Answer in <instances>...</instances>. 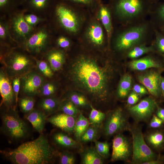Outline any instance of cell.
Here are the masks:
<instances>
[{
    "label": "cell",
    "instance_id": "1",
    "mask_svg": "<svg viewBox=\"0 0 164 164\" xmlns=\"http://www.w3.org/2000/svg\"><path fill=\"white\" fill-rule=\"evenodd\" d=\"M84 48L85 52L73 59L69 77L79 91L88 95L95 103L104 102L108 95L110 70L100 63L99 53Z\"/></svg>",
    "mask_w": 164,
    "mask_h": 164
},
{
    "label": "cell",
    "instance_id": "2",
    "mask_svg": "<svg viewBox=\"0 0 164 164\" xmlns=\"http://www.w3.org/2000/svg\"><path fill=\"white\" fill-rule=\"evenodd\" d=\"M91 13L81 7L55 0L47 19L56 33L77 38Z\"/></svg>",
    "mask_w": 164,
    "mask_h": 164
},
{
    "label": "cell",
    "instance_id": "3",
    "mask_svg": "<svg viewBox=\"0 0 164 164\" xmlns=\"http://www.w3.org/2000/svg\"><path fill=\"white\" fill-rule=\"evenodd\" d=\"M0 153L14 164H47L54 162L58 152L42 134L36 139L15 149L0 150Z\"/></svg>",
    "mask_w": 164,
    "mask_h": 164
},
{
    "label": "cell",
    "instance_id": "4",
    "mask_svg": "<svg viewBox=\"0 0 164 164\" xmlns=\"http://www.w3.org/2000/svg\"><path fill=\"white\" fill-rule=\"evenodd\" d=\"M56 33L47 20L36 27L20 47L34 57L43 56L52 47Z\"/></svg>",
    "mask_w": 164,
    "mask_h": 164
},
{
    "label": "cell",
    "instance_id": "5",
    "mask_svg": "<svg viewBox=\"0 0 164 164\" xmlns=\"http://www.w3.org/2000/svg\"><path fill=\"white\" fill-rule=\"evenodd\" d=\"M0 60L11 76L21 77L31 70L34 57L20 46L0 52Z\"/></svg>",
    "mask_w": 164,
    "mask_h": 164
},
{
    "label": "cell",
    "instance_id": "6",
    "mask_svg": "<svg viewBox=\"0 0 164 164\" xmlns=\"http://www.w3.org/2000/svg\"><path fill=\"white\" fill-rule=\"evenodd\" d=\"M104 31L94 14L91 13L77 39L84 48L99 53L105 42Z\"/></svg>",
    "mask_w": 164,
    "mask_h": 164
},
{
    "label": "cell",
    "instance_id": "7",
    "mask_svg": "<svg viewBox=\"0 0 164 164\" xmlns=\"http://www.w3.org/2000/svg\"><path fill=\"white\" fill-rule=\"evenodd\" d=\"M1 119V131L11 141L23 139L29 135V129L27 124L15 110L6 109L2 114Z\"/></svg>",
    "mask_w": 164,
    "mask_h": 164
},
{
    "label": "cell",
    "instance_id": "8",
    "mask_svg": "<svg viewBox=\"0 0 164 164\" xmlns=\"http://www.w3.org/2000/svg\"><path fill=\"white\" fill-rule=\"evenodd\" d=\"M25 12L21 8L7 16L11 35L20 47L31 35L35 28L29 26L25 20L24 15Z\"/></svg>",
    "mask_w": 164,
    "mask_h": 164
},
{
    "label": "cell",
    "instance_id": "9",
    "mask_svg": "<svg viewBox=\"0 0 164 164\" xmlns=\"http://www.w3.org/2000/svg\"><path fill=\"white\" fill-rule=\"evenodd\" d=\"M131 131L133 141L132 163L143 164L159 158L145 143L140 129L132 128Z\"/></svg>",
    "mask_w": 164,
    "mask_h": 164
},
{
    "label": "cell",
    "instance_id": "10",
    "mask_svg": "<svg viewBox=\"0 0 164 164\" xmlns=\"http://www.w3.org/2000/svg\"><path fill=\"white\" fill-rule=\"evenodd\" d=\"M145 0H110L108 4L114 12L121 19L132 18L144 9Z\"/></svg>",
    "mask_w": 164,
    "mask_h": 164
},
{
    "label": "cell",
    "instance_id": "11",
    "mask_svg": "<svg viewBox=\"0 0 164 164\" xmlns=\"http://www.w3.org/2000/svg\"><path fill=\"white\" fill-rule=\"evenodd\" d=\"M146 29L145 26H140L133 27L120 33L115 39L114 48L119 51L131 48L142 39Z\"/></svg>",
    "mask_w": 164,
    "mask_h": 164
},
{
    "label": "cell",
    "instance_id": "12",
    "mask_svg": "<svg viewBox=\"0 0 164 164\" xmlns=\"http://www.w3.org/2000/svg\"><path fill=\"white\" fill-rule=\"evenodd\" d=\"M102 132L109 137L120 133L127 128V121L122 110L118 108L110 112L106 116Z\"/></svg>",
    "mask_w": 164,
    "mask_h": 164
},
{
    "label": "cell",
    "instance_id": "13",
    "mask_svg": "<svg viewBox=\"0 0 164 164\" xmlns=\"http://www.w3.org/2000/svg\"><path fill=\"white\" fill-rule=\"evenodd\" d=\"M158 106L155 100L152 98L147 97L138 104L130 107L128 109L135 121H145L152 116Z\"/></svg>",
    "mask_w": 164,
    "mask_h": 164
},
{
    "label": "cell",
    "instance_id": "14",
    "mask_svg": "<svg viewBox=\"0 0 164 164\" xmlns=\"http://www.w3.org/2000/svg\"><path fill=\"white\" fill-rule=\"evenodd\" d=\"M0 93L2 98L0 106L3 105L7 109L15 110V98L12 82L7 73L2 69L0 73Z\"/></svg>",
    "mask_w": 164,
    "mask_h": 164
},
{
    "label": "cell",
    "instance_id": "15",
    "mask_svg": "<svg viewBox=\"0 0 164 164\" xmlns=\"http://www.w3.org/2000/svg\"><path fill=\"white\" fill-rule=\"evenodd\" d=\"M44 82V78L42 75L31 70L21 77L22 91L27 96H35L39 94Z\"/></svg>",
    "mask_w": 164,
    "mask_h": 164
},
{
    "label": "cell",
    "instance_id": "16",
    "mask_svg": "<svg viewBox=\"0 0 164 164\" xmlns=\"http://www.w3.org/2000/svg\"><path fill=\"white\" fill-rule=\"evenodd\" d=\"M111 161H126L131 155V146L128 140L120 133L116 135L113 140Z\"/></svg>",
    "mask_w": 164,
    "mask_h": 164
},
{
    "label": "cell",
    "instance_id": "17",
    "mask_svg": "<svg viewBox=\"0 0 164 164\" xmlns=\"http://www.w3.org/2000/svg\"><path fill=\"white\" fill-rule=\"evenodd\" d=\"M55 0H23L21 8L26 12L47 18Z\"/></svg>",
    "mask_w": 164,
    "mask_h": 164
},
{
    "label": "cell",
    "instance_id": "18",
    "mask_svg": "<svg viewBox=\"0 0 164 164\" xmlns=\"http://www.w3.org/2000/svg\"><path fill=\"white\" fill-rule=\"evenodd\" d=\"M161 77L158 72L151 70L140 75L138 79L152 95L158 97L162 94L160 84Z\"/></svg>",
    "mask_w": 164,
    "mask_h": 164
},
{
    "label": "cell",
    "instance_id": "19",
    "mask_svg": "<svg viewBox=\"0 0 164 164\" xmlns=\"http://www.w3.org/2000/svg\"><path fill=\"white\" fill-rule=\"evenodd\" d=\"M94 13L103 26L109 42L112 35L113 29L111 8L109 4H105L102 1Z\"/></svg>",
    "mask_w": 164,
    "mask_h": 164
},
{
    "label": "cell",
    "instance_id": "20",
    "mask_svg": "<svg viewBox=\"0 0 164 164\" xmlns=\"http://www.w3.org/2000/svg\"><path fill=\"white\" fill-rule=\"evenodd\" d=\"M77 117L70 116L63 113L53 115L48 119V121L65 133H73Z\"/></svg>",
    "mask_w": 164,
    "mask_h": 164
},
{
    "label": "cell",
    "instance_id": "21",
    "mask_svg": "<svg viewBox=\"0 0 164 164\" xmlns=\"http://www.w3.org/2000/svg\"><path fill=\"white\" fill-rule=\"evenodd\" d=\"M51 138L55 145L64 150L80 151L82 148L81 143L73 139L63 132H56L53 134Z\"/></svg>",
    "mask_w": 164,
    "mask_h": 164
},
{
    "label": "cell",
    "instance_id": "22",
    "mask_svg": "<svg viewBox=\"0 0 164 164\" xmlns=\"http://www.w3.org/2000/svg\"><path fill=\"white\" fill-rule=\"evenodd\" d=\"M53 72L60 70L66 61V51L57 47L50 49L43 55Z\"/></svg>",
    "mask_w": 164,
    "mask_h": 164
},
{
    "label": "cell",
    "instance_id": "23",
    "mask_svg": "<svg viewBox=\"0 0 164 164\" xmlns=\"http://www.w3.org/2000/svg\"><path fill=\"white\" fill-rule=\"evenodd\" d=\"M0 44L10 48L19 46L11 35L8 17L5 15H0Z\"/></svg>",
    "mask_w": 164,
    "mask_h": 164
},
{
    "label": "cell",
    "instance_id": "24",
    "mask_svg": "<svg viewBox=\"0 0 164 164\" xmlns=\"http://www.w3.org/2000/svg\"><path fill=\"white\" fill-rule=\"evenodd\" d=\"M47 116L40 110L33 109L26 114L25 117L31 123L34 128L42 134L44 129Z\"/></svg>",
    "mask_w": 164,
    "mask_h": 164
},
{
    "label": "cell",
    "instance_id": "25",
    "mask_svg": "<svg viewBox=\"0 0 164 164\" xmlns=\"http://www.w3.org/2000/svg\"><path fill=\"white\" fill-rule=\"evenodd\" d=\"M80 151L82 164H102L104 158L97 152L95 147L91 146Z\"/></svg>",
    "mask_w": 164,
    "mask_h": 164
},
{
    "label": "cell",
    "instance_id": "26",
    "mask_svg": "<svg viewBox=\"0 0 164 164\" xmlns=\"http://www.w3.org/2000/svg\"><path fill=\"white\" fill-rule=\"evenodd\" d=\"M61 101L53 97H45L39 102V107L40 110L47 116L58 111Z\"/></svg>",
    "mask_w": 164,
    "mask_h": 164
},
{
    "label": "cell",
    "instance_id": "27",
    "mask_svg": "<svg viewBox=\"0 0 164 164\" xmlns=\"http://www.w3.org/2000/svg\"><path fill=\"white\" fill-rule=\"evenodd\" d=\"M129 66L132 69L144 70L151 68H159L161 65L159 63L151 58L146 57L131 62Z\"/></svg>",
    "mask_w": 164,
    "mask_h": 164
},
{
    "label": "cell",
    "instance_id": "28",
    "mask_svg": "<svg viewBox=\"0 0 164 164\" xmlns=\"http://www.w3.org/2000/svg\"><path fill=\"white\" fill-rule=\"evenodd\" d=\"M66 99L71 101L79 109H91V104L86 96L82 93L72 91L68 94Z\"/></svg>",
    "mask_w": 164,
    "mask_h": 164
},
{
    "label": "cell",
    "instance_id": "29",
    "mask_svg": "<svg viewBox=\"0 0 164 164\" xmlns=\"http://www.w3.org/2000/svg\"><path fill=\"white\" fill-rule=\"evenodd\" d=\"M23 0H0V15L8 16L21 8Z\"/></svg>",
    "mask_w": 164,
    "mask_h": 164
},
{
    "label": "cell",
    "instance_id": "30",
    "mask_svg": "<svg viewBox=\"0 0 164 164\" xmlns=\"http://www.w3.org/2000/svg\"><path fill=\"white\" fill-rule=\"evenodd\" d=\"M90 125L88 119L80 112L77 117L73 133L76 140L80 142L81 136Z\"/></svg>",
    "mask_w": 164,
    "mask_h": 164
},
{
    "label": "cell",
    "instance_id": "31",
    "mask_svg": "<svg viewBox=\"0 0 164 164\" xmlns=\"http://www.w3.org/2000/svg\"><path fill=\"white\" fill-rule=\"evenodd\" d=\"M81 136L80 143H87L97 141L102 131V126L90 125Z\"/></svg>",
    "mask_w": 164,
    "mask_h": 164
},
{
    "label": "cell",
    "instance_id": "32",
    "mask_svg": "<svg viewBox=\"0 0 164 164\" xmlns=\"http://www.w3.org/2000/svg\"><path fill=\"white\" fill-rule=\"evenodd\" d=\"M148 143L157 150H161L164 148V132L157 131L151 133L147 137Z\"/></svg>",
    "mask_w": 164,
    "mask_h": 164
},
{
    "label": "cell",
    "instance_id": "33",
    "mask_svg": "<svg viewBox=\"0 0 164 164\" xmlns=\"http://www.w3.org/2000/svg\"><path fill=\"white\" fill-rule=\"evenodd\" d=\"M85 8L91 13L96 11L102 0H60Z\"/></svg>",
    "mask_w": 164,
    "mask_h": 164
},
{
    "label": "cell",
    "instance_id": "34",
    "mask_svg": "<svg viewBox=\"0 0 164 164\" xmlns=\"http://www.w3.org/2000/svg\"><path fill=\"white\" fill-rule=\"evenodd\" d=\"M132 83V77L128 74L124 75L121 78L118 85L117 95L120 98H124L128 94Z\"/></svg>",
    "mask_w": 164,
    "mask_h": 164
},
{
    "label": "cell",
    "instance_id": "35",
    "mask_svg": "<svg viewBox=\"0 0 164 164\" xmlns=\"http://www.w3.org/2000/svg\"><path fill=\"white\" fill-rule=\"evenodd\" d=\"M58 111L69 115L76 117L81 112L79 109L71 101L66 98L61 101Z\"/></svg>",
    "mask_w": 164,
    "mask_h": 164
},
{
    "label": "cell",
    "instance_id": "36",
    "mask_svg": "<svg viewBox=\"0 0 164 164\" xmlns=\"http://www.w3.org/2000/svg\"><path fill=\"white\" fill-rule=\"evenodd\" d=\"M72 38L64 34L56 33L54 38L53 43L56 47L65 51L69 50L72 45Z\"/></svg>",
    "mask_w": 164,
    "mask_h": 164
},
{
    "label": "cell",
    "instance_id": "37",
    "mask_svg": "<svg viewBox=\"0 0 164 164\" xmlns=\"http://www.w3.org/2000/svg\"><path fill=\"white\" fill-rule=\"evenodd\" d=\"M91 107L88 119L90 125L102 126L103 122L106 118L105 114L95 109L91 104Z\"/></svg>",
    "mask_w": 164,
    "mask_h": 164
},
{
    "label": "cell",
    "instance_id": "38",
    "mask_svg": "<svg viewBox=\"0 0 164 164\" xmlns=\"http://www.w3.org/2000/svg\"><path fill=\"white\" fill-rule=\"evenodd\" d=\"M36 67L40 73L44 77L48 78L53 75V71L47 61L34 57Z\"/></svg>",
    "mask_w": 164,
    "mask_h": 164
},
{
    "label": "cell",
    "instance_id": "39",
    "mask_svg": "<svg viewBox=\"0 0 164 164\" xmlns=\"http://www.w3.org/2000/svg\"><path fill=\"white\" fill-rule=\"evenodd\" d=\"M24 17L28 24L33 28H36L39 24L48 20L46 18L31 13L25 12Z\"/></svg>",
    "mask_w": 164,
    "mask_h": 164
},
{
    "label": "cell",
    "instance_id": "40",
    "mask_svg": "<svg viewBox=\"0 0 164 164\" xmlns=\"http://www.w3.org/2000/svg\"><path fill=\"white\" fill-rule=\"evenodd\" d=\"M19 102L21 111L26 114L33 109L35 101L32 97L26 96L19 98Z\"/></svg>",
    "mask_w": 164,
    "mask_h": 164
},
{
    "label": "cell",
    "instance_id": "41",
    "mask_svg": "<svg viewBox=\"0 0 164 164\" xmlns=\"http://www.w3.org/2000/svg\"><path fill=\"white\" fill-rule=\"evenodd\" d=\"M56 87L52 82H44L40 87L39 94L45 97H51L56 92Z\"/></svg>",
    "mask_w": 164,
    "mask_h": 164
},
{
    "label": "cell",
    "instance_id": "42",
    "mask_svg": "<svg viewBox=\"0 0 164 164\" xmlns=\"http://www.w3.org/2000/svg\"><path fill=\"white\" fill-rule=\"evenodd\" d=\"M58 156L59 158L60 164H74L76 162V158L74 154L67 150L58 152Z\"/></svg>",
    "mask_w": 164,
    "mask_h": 164
},
{
    "label": "cell",
    "instance_id": "43",
    "mask_svg": "<svg viewBox=\"0 0 164 164\" xmlns=\"http://www.w3.org/2000/svg\"><path fill=\"white\" fill-rule=\"evenodd\" d=\"M95 147L99 154L104 158L108 157L109 155L110 146L107 142L95 141Z\"/></svg>",
    "mask_w": 164,
    "mask_h": 164
},
{
    "label": "cell",
    "instance_id": "44",
    "mask_svg": "<svg viewBox=\"0 0 164 164\" xmlns=\"http://www.w3.org/2000/svg\"><path fill=\"white\" fill-rule=\"evenodd\" d=\"M151 50L150 47L144 46L136 47L131 50L128 54V56L131 58L138 57L148 53Z\"/></svg>",
    "mask_w": 164,
    "mask_h": 164
},
{
    "label": "cell",
    "instance_id": "45",
    "mask_svg": "<svg viewBox=\"0 0 164 164\" xmlns=\"http://www.w3.org/2000/svg\"><path fill=\"white\" fill-rule=\"evenodd\" d=\"M13 89L15 95L16 105L18 101V95L21 87V77L15 76L13 77L12 80Z\"/></svg>",
    "mask_w": 164,
    "mask_h": 164
},
{
    "label": "cell",
    "instance_id": "46",
    "mask_svg": "<svg viewBox=\"0 0 164 164\" xmlns=\"http://www.w3.org/2000/svg\"><path fill=\"white\" fill-rule=\"evenodd\" d=\"M164 123L163 121L156 115H153L150 123V126L153 128H157L161 127Z\"/></svg>",
    "mask_w": 164,
    "mask_h": 164
},
{
    "label": "cell",
    "instance_id": "47",
    "mask_svg": "<svg viewBox=\"0 0 164 164\" xmlns=\"http://www.w3.org/2000/svg\"><path fill=\"white\" fill-rule=\"evenodd\" d=\"M139 99L138 94L134 91L129 95L127 99V103L130 105H133L136 103Z\"/></svg>",
    "mask_w": 164,
    "mask_h": 164
},
{
    "label": "cell",
    "instance_id": "48",
    "mask_svg": "<svg viewBox=\"0 0 164 164\" xmlns=\"http://www.w3.org/2000/svg\"><path fill=\"white\" fill-rule=\"evenodd\" d=\"M133 91L140 94H145L148 93L147 90L144 87L138 84H135L133 88Z\"/></svg>",
    "mask_w": 164,
    "mask_h": 164
},
{
    "label": "cell",
    "instance_id": "49",
    "mask_svg": "<svg viewBox=\"0 0 164 164\" xmlns=\"http://www.w3.org/2000/svg\"><path fill=\"white\" fill-rule=\"evenodd\" d=\"M157 45L159 50L164 53V37H159L157 40Z\"/></svg>",
    "mask_w": 164,
    "mask_h": 164
},
{
    "label": "cell",
    "instance_id": "50",
    "mask_svg": "<svg viewBox=\"0 0 164 164\" xmlns=\"http://www.w3.org/2000/svg\"><path fill=\"white\" fill-rule=\"evenodd\" d=\"M156 115L161 119L164 123V108L157 106Z\"/></svg>",
    "mask_w": 164,
    "mask_h": 164
},
{
    "label": "cell",
    "instance_id": "51",
    "mask_svg": "<svg viewBox=\"0 0 164 164\" xmlns=\"http://www.w3.org/2000/svg\"><path fill=\"white\" fill-rule=\"evenodd\" d=\"M160 87L162 93L164 97V77H161L160 79Z\"/></svg>",
    "mask_w": 164,
    "mask_h": 164
},
{
    "label": "cell",
    "instance_id": "52",
    "mask_svg": "<svg viewBox=\"0 0 164 164\" xmlns=\"http://www.w3.org/2000/svg\"><path fill=\"white\" fill-rule=\"evenodd\" d=\"M159 12L160 17L164 19V5L160 7Z\"/></svg>",
    "mask_w": 164,
    "mask_h": 164
},
{
    "label": "cell",
    "instance_id": "53",
    "mask_svg": "<svg viewBox=\"0 0 164 164\" xmlns=\"http://www.w3.org/2000/svg\"><path fill=\"white\" fill-rule=\"evenodd\" d=\"M146 1H147V2H150L151 1H152V0H145Z\"/></svg>",
    "mask_w": 164,
    "mask_h": 164
},
{
    "label": "cell",
    "instance_id": "54",
    "mask_svg": "<svg viewBox=\"0 0 164 164\" xmlns=\"http://www.w3.org/2000/svg\"><path fill=\"white\" fill-rule=\"evenodd\" d=\"M162 160H163V162L164 161V157H163V158H162Z\"/></svg>",
    "mask_w": 164,
    "mask_h": 164
},
{
    "label": "cell",
    "instance_id": "55",
    "mask_svg": "<svg viewBox=\"0 0 164 164\" xmlns=\"http://www.w3.org/2000/svg\"></svg>",
    "mask_w": 164,
    "mask_h": 164
}]
</instances>
